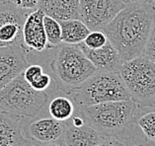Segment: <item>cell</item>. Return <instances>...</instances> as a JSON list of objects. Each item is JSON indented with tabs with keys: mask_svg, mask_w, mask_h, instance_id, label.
I'll use <instances>...</instances> for the list:
<instances>
[{
	"mask_svg": "<svg viewBox=\"0 0 155 146\" xmlns=\"http://www.w3.org/2000/svg\"><path fill=\"white\" fill-rule=\"evenodd\" d=\"M51 78L64 94L71 93L97 72V68L86 57L78 44L61 43L51 62Z\"/></svg>",
	"mask_w": 155,
	"mask_h": 146,
	"instance_id": "obj_2",
	"label": "cell"
},
{
	"mask_svg": "<svg viewBox=\"0 0 155 146\" xmlns=\"http://www.w3.org/2000/svg\"><path fill=\"white\" fill-rule=\"evenodd\" d=\"M101 135L90 125H73L70 119L65 122V129L61 137L63 146H98Z\"/></svg>",
	"mask_w": 155,
	"mask_h": 146,
	"instance_id": "obj_13",
	"label": "cell"
},
{
	"mask_svg": "<svg viewBox=\"0 0 155 146\" xmlns=\"http://www.w3.org/2000/svg\"><path fill=\"white\" fill-rule=\"evenodd\" d=\"M48 100L47 93L36 91L22 72L0 90V111L19 118H36Z\"/></svg>",
	"mask_w": 155,
	"mask_h": 146,
	"instance_id": "obj_6",
	"label": "cell"
},
{
	"mask_svg": "<svg viewBox=\"0 0 155 146\" xmlns=\"http://www.w3.org/2000/svg\"><path fill=\"white\" fill-rule=\"evenodd\" d=\"M19 117L0 111V146H25Z\"/></svg>",
	"mask_w": 155,
	"mask_h": 146,
	"instance_id": "obj_15",
	"label": "cell"
},
{
	"mask_svg": "<svg viewBox=\"0 0 155 146\" xmlns=\"http://www.w3.org/2000/svg\"><path fill=\"white\" fill-rule=\"evenodd\" d=\"M127 3H149L155 5V0H124Z\"/></svg>",
	"mask_w": 155,
	"mask_h": 146,
	"instance_id": "obj_26",
	"label": "cell"
},
{
	"mask_svg": "<svg viewBox=\"0 0 155 146\" xmlns=\"http://www.w3.org/2000/svg\"><path fill=\"white\" fill-rule=\"evenodd\" d=\"M27 51L22 44L0 47V90L23 72L28 66Z\"/></svg>",
	"mask_w": 155,
	"mask_h": 146,
	"instance_id": "obj_9",
	"label": "cell"
},
{
	"mask_svg": "<svg viewBox=\"0 0 155 146\" xmlns=\"http://www.w3.org/2000/svg\"><path fill=\"white\" fill-rule=\"evenodd\" d=\"M137 106L131 99L114 101L89 107H80L79 114L84 123L100 135L120 134L134 122Z\"/></svg>",
	"mask_w": 155,
	"mask_h": 146,
	"instance_id": "obj_3",
	"label": "cell"
},
{
	"mask_svg": "<svg viewBox=\"0 0 155 146\" xmlns=\"http://www.w3.org/2000/svg\"><path fill=\"white\" fill-rule=\"evenodd\" d=\"M119 73L137 108L155 107V62L141 54L124 61Z\"/></svg>",
	"mask_w": 155,
	"mask_h": 146,
	"instance_id": "obj_5",
	"label": "cell"
},
{
	"mask_svg": "<svg viewBox=\"0 0 155 146\" xmlns=\"http://www.w3.org/2000/svg\"><path fill=\"white\" fill-rule=\"evenodd\" d=\"M64 129L65 122L56 121L54 118H46L29 122L25 128V132L31 140L46 143L61 140Z\"/></svg>",
	"mask_w": 155,
	"mask_h": 146,
	"instance_id": "obj_11",
	"label": "cell"
},
{
	"mask_svg": "<svg viewBox=\"0 0 155 146\" xmlns=\"http://www.w3.org/2000/svg\"><path fill=\"white\" fill-rule=\"evenodd\" d=\"M44 27L47 38V47L48 50L59 47L61 44V26L59 22L48 15L44 16Z\"/></svg>",
	"mask_w": 155,
	"mask_h": 146,
	"instance_id": "obj_18",
	"label": "cell"
},
{
	"mask_svg": "<svg viewBox=\"0 0 155 146\" xmlns=\"http://www.w3.org/2000/svg\"><path fill=\"white\" fill-rule=\"evenodd\" d=\"M51 118L59 122H67L73 117L74 105L66 97H56L48 106Z\"/></svg>",
	"mask_w": 155,
	"mask_h": 146,
	"instance_id": "obj_17",
	"label": "cell"
},
{
	"mask_svg": "<svg viewBox=\"0 0 155 146\" xmlns=\"http://www.w3.org/2000/svg\"><path fill=\"white\" fill-rule=\"evenodd\" d=\"M142 55H144L145 57L149 58L150 60L155 62V17L153 20L152 28H151L148 40H147L146 46L144 47V50L142 52Z\"/></svg>",
	"mask_w": 155,
	"mask_h": 146,
	"instance_id": "obj_21",
	"label": "cell"
},
{
	"mask_svg": "<svg viewBox=\"0 0 155 146\" xmlns=\"http://www.w3.org/2000/svg\"><path fill=\"white\" fill-rule=\"evenodd\" d=\"M107 36L102 30H96V31H90L88 36L83 41V44L89 48H100L104 47L108 42Z\"/></svg>",
	"mask_w": 155,
	"mask_h": 146,
	"instance_id": "obj_20",
	"label": "cell"
},
{
	"mask_svg": "<svg viewBox=\"0 0 155 146\" xmlns=\"http://www.w3.org/2000/svg\"><path fill=\"white\" fill-rule=\"evenodd\" d=\"M134 119L137 125L142 130L146 139L155 143V109L142 113L137 117L135 115Z\"/></svg>",
	"mask_w": 155,
	"mask_h": 146,
	"instance_id": "obj_19",
	"label": "cell"
},
{
	"mask_svg": "<svg viewBox=\"0 0 155 146\" xmlns=\"http://www.w3.org/2000/svg\"><path fill=\"white\" fill-rule=\"evenodd\" d=\"M71 95L79 107L130 99L120 73L103 70H97Z\"/></svg>",
	"mask_w": 155,
	"mask_h": 146,
	"instance_id": "obj_4",
	"label": "cell"
},
{
	"mask_svg": "<svg viewBox=\"0 0 155 146\" xmlns=\"http://www.w3.org/2000/svg\"><path fill=\"white\" fill-rule=\"evenodd\" d=\"M45 13L38 8L26 17L22 31V47L27 52L46 50L47 38L44 27Z\"/></svg>",
	"mask_w": 155,
	"mask_h": 146,
	"instance_id": "obj_10",
	"label": "cell"
},
{
	"mask_svg": "<svg viewBox=\"0 0 155 146\" xmlns=\"http://www.w3.org/2000/svg\"><path fill=\"white\" fill-rule=\"evenodd\" d=\"M80 0H40L39 9L58 22L79 19Z\"/></svg>",
	"mask_w": 155,
	"mask_h": 146,
	"instance_id": "obj_14",
	"label": "cell"
},
{
	"mask_svg": "<svg viewBox=\"0 0 155 146\" xmlns=\"http://www.w3.org/2000/svg\"><path fill=\"white\" fill-rule=\"evenodd\" d=\"M61 26V42L68 44L82 43L90 33V29L80 19L59 22Z\"/></svg>",
	"mask_w": 155,
	"mask_h": 146,
	"instance_id": "obj_16",
	"label": "cell"
},
{
	"mask_svg": "<svg viewBox=\"0 0 155 146\" xmlns=\"http://www.w3.org/2000/svg\"><path fill=\"white\" fill-rule=\"evenodd\" d=\"M40 146H62V145L56 143V142H46V143L41 144Z\"/></svg>",
	"mask_w": 155,
	"mask_h": 146,
	"instance_id": "obj_27",
	"label": "cell"
},
{
	"mask_svg": "<svg viewBox=\"0 0 155 146\" xmlns=\"http://www.w3.org/2000/svg\"><path fill=\"white\" fill-rule=\"evenodd\" d=\"M51 83V77L48 74L43 73L37 78L36 80H34L30 85L36 90V91L44 92L45 90H47Z\"/></svg>",
	"mask_w": 155,
	"mask_h": 146,
	"instance_id": "obj_23",
	"label": "cell"
},
{
	"mask_svg": "<svg viewBox=\"0 0 155 146\" xmlns=\"http://www.w3.org/2000/svg\"><path fill=\"white\" fill-rule=\"evenodd\" d=\"M98 146H127V142L123 140V138L119 136V134L115 135H101Z\"/></svg>",
	"mask_w": 155,
	"mask_h": 146,
	"instance_id": "obj_22",
	"label": "cell"
},
{
	"mask_svg": "<svg viewBox=\"0 0 155 146\" xmlns=\"http://www.w3.org/2000/svg\"><path fill=\"white\" fill-rule=\"evenodd\" d=\"M78 47L98 70L119 72L124 64V60L120 57L118 50L110 43V41L104 47L94 50L87 47L83 42L78 44Z\"/></svg>",
	"mask_w": 155,
	"mask_h": 146,
	"instance_id": "obj_12",
	"label": "cell"
},
{
	"mask_svg": "<svg viewBox=\"0 0 155 146\" xmlns=\"http://www.w3.org/2000/svg\"><path fill=\"white\" fill-rule=\"evenodd\" d=\"M155 17V5L127 3L102 29L124 61L142 54Z\"/></svg>",
	"mask_w": 155,
	"mask_h": 146,
	"instance_id": "obj_1",
	"label": "cell"
},
{
	"mask_svg": "<svg viewBox=\"0 0 155 146\" xmlns=\"http://www.w3.org/2000/svg\"><path fill=\"white\" fill-rule=\"evenodd\" d=\"M30 12L18 9L9 0H0V47L22 44V31Z\"/></svg>",
	"mask_w": 155,
	"mask_h": 146,
	"instance_id": "obj_8",
	"label": "cell"
},
{
	"mask_svg": "<svg viewBox=\"0 0 155 146\" xmlns=\"http://www.w3.org/2000/svg\"><path fill=\"white\" fill-rule=\"evenodd\" d=\"M127 4L124 0H80L79 19L90 31L102 30Z\"/></svg>",
	"mask_w": 155,
	"mask_h": 146,
	"instance_id": "obj_7",
	"label": "cell"
},
{
	"mask_svg": "<svg viewBox=\"0 0 155 146\" xmlns=\"http://www.w3.org/2000/svg\"><path fill=\"white\" fill-rule=\"evenodd\" d=\"M9 1L18 9L32 12L39 8L40 0H9Z\"/></svg>",
	"mask_w": 155,
	"mask_h": 146,
	"instance_id": "obj_25",
	"label": "cell"
},
{
	"mask_svg": "<svg viewBox=\"0 0 155 146\" xmlns=\"http://www.w3.org/2000/svg\"><path fill=\"white\" fill-rule=\"evenodd\" d=\"M44 73L43 67L39 64H32V65H28L23 71L24 77L27 82L29 83H32L34 80H36L38 77H39L41 74Z\"/></svg>",
	"mask_w": 155,
	"mask_h": 146,
	"instance_id": "obj_24",
	"label": "cell"
}]
</instances>
